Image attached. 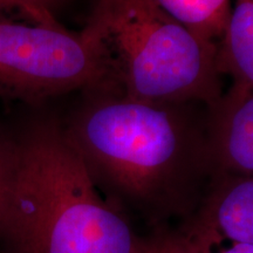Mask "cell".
Listing matches in <instances>:
<instances>
[{
  "label": "cell",
  "mask_w": 253,
  "mask_h": 253,
  "mask_svg": "<svg viewBox=\"0 0 253 253\" xmlns=\"http://www.w3.org/2000/svg\"><path fill=\"white\" fill-rule=\"evenodd\" d=\"M209 106L150 103L90 93L66 129L100 191L164 231L194 217L213 171Z\"/></svg>",
  "instance_id": "cell-1"
},
{
  "label": "cell",
  "mask_w": 253,
  "mask_h": 253,
  "mask_svg": "<svg viewBox=\"0 0 253 253\" xmlns=\"http://www.w3.org/2000/svg\"><path fill=\"white\" fill-rule=\"evenodd\" d=\"M0 239L9 253H154L104 199L65 128L42 123L6 145Z\"/></svg>",
  "instance_id": "cell-2"
},
{
  "label": "cell",
  "mask_w": 253,
  "mask_h": 253,
  "mask_svg": "<svg viewBox=\"0 0 253 253\" xmlns=\"http://www.w3.org/2000/svg\"><path fill=\"white\" fill-rule=\"evenodd\" d=\"M82 32L99 68L90 93L208 106L223 94L217 46L177 23L151 0H99Z\"/></svg>",
  "instance_id": "cell-3"
},
{
  "label": "cell",
  "mask_w": 253,
  "mask_h": 253,
  "mask_svg": "<svg viewBox=\"0 0 253 253\" xmlns=\"http://www.w3.org/2000/svg\"><path fill=\"white\" fill-rule=\"evenodd\" d=\"M97 80L96 55L82 31L0 20V94L41 100L89 90Z\"/></svg>",
  "instance_id": "cell-4"
},
{
  "label": "cell",
  "mask_w": 253,
  "mask_h": 253,
  "mask_svg": "<svg viewBox=\"0 0 253 253\" xmlns=\"http://www.w3.org/2000/svg\"><path fill=\"white\" fill-rule=\"evenodd\" d=\"M183 229L204 253L224 240L253 245V176L213 178L203 203Z\"/></svg>",
  "instance_id": "cell-5"
},
{
  "label": "cell",
  "mask_w": 253,
  "mask_h": 253,
  "mask_svg": "<svg viewBox=\"0 0 253 253\" xmlns=\"http://www.w3.org/2000/svg\"><path fill=\"white\" fill-rule=\"evenodd\" d=\"M208 142L213 178L253 176V90L230 86L209 106Z\"/></svg>",
  "instance_id": "cell-6"
},
{
  "label": "cell",
  "mask_w": 253,
  "mask_h": 253,
  "mask_svg": "<svg viewBox=\"0 0 253 253\" xmlns=\"http://www.w3.org/2000/svg\"><path fill=\"white\" fill-rule=\"evenodd\" d=\"M217 66L231 86L253 90V0H237L217 48Z\"/></svg>",
  "instance_id": "cell-7"
},
{
  "label": "cell",
  "mask_w": 253,
  "mask_h": 253,
  "mask_svg": "<svg viewBox=\"0 0 253 253\" xmlns=\"http://www.w3.org/2000/svg\"><path fill=\"white\" fill-rule=\"evenodd\" d=\"M164 13L208 42L219 45L229 23L231 0H151Z\"/></svg>",
  "instance_id": "cell-8"
},
{
  "label": "cell",
  "mask_w": 253,
  "mask_h": 253,
  "mask_svg": "<svg viewBox=\"0 0 253 253\" xmlns=\"http://www.w3.org/2000/svg\"><path fill=\"white\" fill-rule=\"evenodd\" d=\"M62 0H0V9H20L34 24L61 26L56 20L55 9Z\"/></svg>",
  "instance_id": "cell-9"
},
{
  "label": "cell",
  "mask_w": 253,
  "mask_h": 253,
  "mask_svg": "<svg viewBox=\"0 0 253 253\" xmlns=\"http://www.w3.org/2000/svg\"><path fill=\"white\" fill-rule=\"evenodd\" d=\"M154 253H204L196 239L184 229L157 232Z\"/></svg>",
  "instance_id": "cell-10"
},
{
  "label": "cell",
  "mask_w": 253,
  "mask_h": 253,
  "mask_svg": "<svg viewBox=\"0 0 253 253\" xmlns=\"http://www.w3.org/2000/svg\"><path fill=\"white\" fill-rule=\"evenodd\" d=\"M219 253H253V245L249 244H231L229 248Z\"/></svg>",
  "instance_id": "cell-11"
},
{
  "label": "cell",
  "mask_w": 253,
  "mask_h": 253,
  "mask_svg": "<svg viewBox=\"0 0 253 253\" xmlns=\"http://www.w3.org/2000/svg\"><path fill=\"white\" fill-rule=\"evenodd\" d=\"M5 160H6V145L0 144V194H1L2 181H4Z\"/></svg>",
  "instance_id": "cell-12"
}]
</instances>
